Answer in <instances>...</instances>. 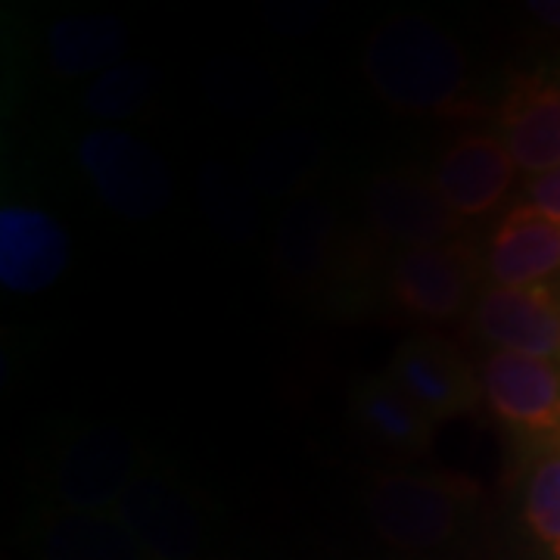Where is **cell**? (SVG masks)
Instances as JSON below:
<instances>
[{
  "label": "cell",
  "mask_w": 560,
  "mask_h": 560,
  "mask_svg": "<svg viewBox=\"0 0 560 560\" xmlns=\"http://www.w3.org/2000/svg\"><path fill=\"white\" fill-rule=\"evenodd\" d=\"M361 75L396 113L430 116L460 103L467 91V57L442 25L401 13L368 38Z\"/></svg>",
  "instance_id": "6da1fadb"
},
{
  "label": "cell",
  "mask_w": 560,
  "mask_h": 560,
  "mask_svg": "<svg viewBox=\"0 0 560 560\" xmlns=\"http://www.w3.org/2000/svg\"><path fill=\"white\" fill-rule=\"evenodd\" d=\"M138 477V442L119 427L88 423L62 440L50 467V492L62 511L113 514Z\"/></svg>",
  "instance_id": "7a4b0ae2"
},
{
  "label": "cell",
  "mask_w": 560,
  "mask_h": 560,
  "mask_svg": "<svg viewBox=\"0 0 560 560\" xmlns=\"http://www.w3.org/2000/svg\"><path fill=\"white\" fill-rule=\"evenodd\" d=\"M79 162L103 206L121 219H156L172 202L168 165L131 131L94 128L81 135Z\"/></svg>",
  "instance_id": "3957f363"
},
{
  "label": "cell",
  "mask_w": 560,
  "mask_h": 560,
  "mask_svg": "<svg viewBox=\"0 0 560 560\" xmlns=\"http://www.w3.org/2000/svg\"><path fill=\"white\" fill-rule=\"evenodd\" d=\"M364 514L386 545L433 551L458 529L460 489L423 474H377L364 489Z\"/></svg>",
  "instance_id": "277c9868"
},
{
  "label": "cell",
  "mask_w": 560,
  "mask_h": 560,
  "mask_svg": "<svg viewBox=\"0 0 560 560\" xmlns=\"http://www.w3.org/2000/svg\"><path fill=\"white\" fill-rule=\"evenodd\" d=\"M480 275L470 243H440L405 249L393 268V296L423 320H452L467 305Z\"/></svg>",
  "instance_id": "5b68a950"
},
{
  "label": "cell",
  "mask_w": 560,
  "mask_h": 560,
  "mask_svg": "<svg viewBox=\"0 0 560 560\" xmlns=\"http://www.w3.org/2000/svg\"><path fill=\"white\" fill-rule=\"evenodd\" d=\"M72 261V243L60 221L38 206L0 209V283L10 293L35 296L50 290Z\"/></svg>",
  "instance_id": "8992f818"
},
{
  "label": "cell",
  "mask_w": 560,
  "mask_h": 560,
  "mask_svg": "<svg viewBox=\"0 0 560 560\" xmlns=\"http://www.w3.org/2000/svg\"><path fill=\"white\" fill-rule=\"evenodd\" d=\"M150 560H187L202 539V517L187 489L162 474H140L113 511Z\"/></svg>",
  "instance_id": "52a82bcc"
},
{
  "label": "cell",
  "mask_w": 560,
  "mask_h": 560,
  "mask_svg": "<svg viewBox=\"0 0 560 560\" xmlns=\"http://www.w3.org/2000/svg\"><path fill=\"white\" fill-rule=\"evenodd\" d=\"M386 381L418 405L427 418L448 420L470 411L482 396L480 377L442 340H408L389 361Z\"/></svg>",
  "instance_id": "ba28073f"
},
{
  "label": "cell",
  "mask_w": 560,
  "mask_h": 560,
  "mask_svg": "<svg viewBox=\"0 0 560 560\" xmlns=\"http://www.w3.org/2000/svg\"><path fill=\"white\" fill-rule=\"evenodd\" d=\"M368 219L374 231L405 249L452 243L460 219L445 206L436 184L411 172H383L368 184Z\"/></svg>",
  "instance_id": "9c48e42d"
},
{
  "label": "cell",
  "mask_w": 560,
  "mask_h": 560,
  "mask_svg": "<svg viewBox=\"0 0 560 560\" xmlns=\"http://www.w3.org/2000/svg\"><path fill=\"white\" fill-rule=\"evenodd\" d=\"M474 327L501 352L560 359V302L548 287H489L474 305Z\"/></svg>",
  "instance_id": "30bf717a"
},
{
  "label": "cell",
  "mask_w": 560,
  "mask_h": 560,
  "mask_svg": "<svg viewBox=\"0 0 560 560\" xmlns=\"http://www.w3.org/2000/svg\"><path fill=\"white\" fill-rule=\"evenodd\" d=\"M482 396L504 423L529 433L560 427L558 361L495 349L480 371Z\"/></svg>",
  "instance_id": "8fae6325"
},
{
  "label": "cell",
  "mask_w": 560,
  "mask_h": 560,
  "mask_svg": "<svg viewBox=\"0 0 560 560\" xmlns=\"http://www.w3.org/2000/svg\"><path fill=\"white\" fill-rule=\"evenodd\" d=\"M517 172L501 138L464 135L442 153L433 184L458 219H480L504 202Z\"/></svg>",
  "instance_id": "7c38bea8"
},
{
  "label": "cell",
  "mask_w": 560,
  "mask_h": 560,
  "mask_svg": "<svg viewBox=\"0 0 560 560\" xmlns=\"http://www.w3.org/2000/svg\"><path fill=\"white\" fill-rule=\"evenodd\" d=\"M501 143L529 178L560 168V88L526 81L501 106Z\"/></svg>",
  "instance_id": "4fadbf2b"
},
{
  "label": "cell",
  "mask_w": 560,
  "mask_h": 560,
  "mask_svg": "<svg viewBox=\"0 0 560 560\" xmlns=\"http://www.w3.org/2000/svg\"><path fill=\"white\" fill-rule=\"evenodd\" d=\"M560 271V224L533 206H517L501 219L489 246L495 287H541Z\"/></svg>",
  "instance_id": "5bb4252c"
},
{
  "label": "cell",
  "mask_w": 560,
  "mask_h": 560,
  "mask_svg": "<svg viewBox=\"0 0 560 560\" xmlns=\"http://www.w3.org/2000/svg\"><path fill=\"white\" fill-rule=\"evenodd\" d=\"M40 560H150L116 514L54 511L38 526Z\"/></svg>",
  "instance_id": "9a60e30c"
},
{
  "label": "cell",
  "mask_w": 560,
  "mask_h": 560,
  "mask_svg": "<svg viewBox=\"0 0 560 560\" xmlns=\"http://www.w3.org/2000/svg\"><path fill=\"white\" fill-rule=\"evenodd\" d=\"M349 411L364 436L401 455L427 452L433 442V420L386 377H361L349 393Z\"/></svg>",
  "instance_id": "2e32d148"
},
{
  "label": "cell",
  "mask_w": 560,
  "mask_h": 560,
  "mask_svg": "<svg viewBox=\"0 0 560 560\" xmlns=\"http://www.w3.org/2000/svg\"><path fill=\"white\" fill-rule=\"evenodd\" d=\"M128 50V25L113 13H75L62 16L47 32V57L62 79L101 75L119 66Z\"/></svg>",
  "instance_id": "e0dca14e"
},
{
  "label": "cell",
  "mask_w": 560,
  "mask_h": 560,
  "mask_svg": "<svg viewBox=\"0 0 560 560\" xmlns=\"http://www.w3.org/2000/svg\"><path fill=\"white\" fill-rule=\"evenodd\" d=\"M337 246V215L320 200L293 202L275 234V261L290 280H315Z\"/></svg>",
  "instance_id": "ac0fdd59"
},
{
  "label": "cell",
  "mask_w": 560,
  "mask_h": 560,
  "mask_svg": "<svg viewBox=\"0 0 560 560\" xmlns=\"http://www.w3.org/2000/svg\"><path fill=\"white\" fill-rule=\"evenodd\" d=\"M160 75L150 62H119L101 72L84 91V109L101 121H125L147 109L156 97Z\"/></svg>",
  "instance_id": "d6986e66"
},
{
  "label": "cell",
  "mask_w": 560,
  "mask_h": 560,
  "mask_svg": "<svg viewBox=\"0 0 560 560\" xmlns=\"http://www.w3.org/2000/svg\"><path fill=\"white\" fill-rule=\"evenodd\" d=\"M318 165V143L305 138V135H290V138L283 135L278 140H268L253 156V172L261 180V187L271 190V194L293 190V184L312 178Z\"/></svg>",
  "instance_id": "ffe728a7"
},
{
  "label": "cell",
  "mask_w": 560,
  "mask_h": 560,
  "mask_svg": "<svg viewBox=\"0 0 560 560\" xmlns=\"http://www.w3.org/2000/svg\"><path fill=\"white\" fill-rule=\"evenodd\" d=\"M523 521L536 539L560 555V455L533 467L523 495Z\"/></svg>",
  "instance_id": "44dd1931"
},
{
  "label": "cell",
  "mask_w": 560,
  "mask_h": 560,
  "mask_svg": "<svg viewBox=\"0 0 560 560\" xmlns=\"http://www.w3.org/2000/svg\"><path fill=\"white\" fill-rule=\"evenodd\" d=\"M526 206H533L545 219L560 224V168L529 178V184H526Z\"/></svg>",
  "instance_id": "7402d4cb"
},
{
  "label": "cell",
  "mask_w": 560,
  "mask_h": 560,
  "mask_svg": "<svg viewBox=\"0 0 560 560\" xmlns=\"http://www.w3.org/2000/svg\"><path fill=\"white\" fill-rule=\"evenodd\" d=\"M529 10H533V16H536V20L548 22V25L560 28V3H548V0H541V3H533Z\"/></svg>",
  "instance_id": "603a6c76"
},
{
  "label": "cell",
  "mask_w": 560,
  "mask_h": 560,
  "mask_svg": "<svg viewBox=\"0 0 560 560\" xmlns=\"http://www.w3.org/2000/svg\"><path fill=\"white\" fill-rule=\"evenodd\" d=\"M558 560H560V555H558Z\"/></svg>",
  "instance_id": "cb8c5ba5"
}]
</instances>
